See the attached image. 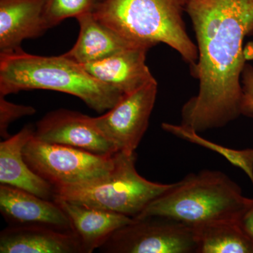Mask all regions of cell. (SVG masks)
Masks as SVG:
<instances>
[{
    "label": "cell",
    "instance_id": "6da1fadb",
    "mask_svg": "<svg viewBox=\"0 0 253 253\" xmlns=\"http://www.w3.org/2000/svg\"><path fill=\"white\" fill-rule=\"evenodd\" d=\"M199 58L191 68L199 92L181 109L182 126L198 133L242 115L244 41L253 36V0H188Z\"/></svg>",
    "mask_w": 253,
    "mask_h": 253
},
{
    "label": "cell",
    "instance_id": "7a4b0ae2",
    "mask_svg": "<svg viewBox=\"0 0 253 253\" xmlns=\"http://www.w3.org/2000/svg\"><path fill=\"white\" fill-rule=\"evenodd\" d=\"M31 89L73 95L99 113L112 109L125 95L95 79L82 65L63 54L36 56L23 49L0 54V94Z\"/></svg>",
    "mask_w": 253,
    "mask_h": 253
},
{
    "label": "cell",
    "instance_id": "3957f363",
    "mask_svg": "<svg viewBox=\"0 0 253 253\" xmlns=\"http://www.w3.org/2000/svg\"><path fill=\"white\" fill-rule=\"evenodd\" d=\"M248 199L224 172L206 169L174 183L134 218H170L196 229L221 221H239Z\"/></svg>",
    "mask_w": 253,
    "mask_h": 253
},
{
    "label": "cell",
    "instance_id": "277c9868",
    "mask_svg": "<svg viewBox=\"0 0 253 253\" xmlns=\"http://www.w3.org/2000/svg\"><path fill=\"white\" fill-rule=\"evenodd\" d=\"M188 0H105L93 13L121 36L153 47L164 43L193 67L197 45L186 31L184 13Z\"/></svg>",
    "mask_w": 253,
    "mask_h": 253
},
{
    "label": "cell",
    "instance_id": "5b68a950",
    "mask_svg": "<svg viewBox=\"0 0 253 253\" xmlns=\"http://www.w3.org/2000/svg\"><path fill=\"white\" fill-rule=\"evenodd\" d=\"M115 158L114 168L109 174L81 184L56 186L54 199L134 218L174 185L153 182L141 176L136 169L135 152H117Z\"/></svg>",
    "mask_w": 253,
    "mask_h": 253
},
{
    "label": "cell",
    "instance_id": "8992f818",
    "mask_svg": "<svg viewBox=\"0 0 253 253\" xmlns=\"http://www.w3.org/2000/svg\"><path fill=\"white\" fill-rule=\"evenodd\" d=\"M115 154L99 156L44 142L35 136L23 149V158L32 170L54 187L81 184L106 175L114 168Z\"/></svg>",
    "mask_w": 253,
    "mask_h": 253
},
{
    "label": "cell",
    "instance_id": "52a82bcc",
    "mask_svg": "<svg viewBox=\"0 0 253 253\" xmlns=\"http://www.w3.org/2000/svg\"><path fill=\"white\" fill-rule=\"evenodd\" d=\"M115 231L99 250L105 253H197L196 231L170 219H135Z\"/></svg>",
    "mask_w": 253,
    "mask_h": 253
},
{
    "label": "cell",
    "instance_id": "ba28073f",
    "mask_svg": "<svg viewBox=\"0 0 253 253\" xmlns=\"http://www.w3.org/2000/svg\"><path fill=\"white\" fill-rule=\"evenodd\" d=\"M157 92V82L149 83L125 94L103 116L91 118L96 127L114 145L118 152H135L149 126Z\"/></svg>",
    "mask_w": 253,
    "mask_h": 253
},
{
    "label": "cell",
    "instance_id": "9c48e42d",
    "mask_svg": "<svg viewBox=\"0 0 253 253\" xmlns=\"http://www.w3.org/2000/svg\"><path fill=\"white\" fill-rule=\"evenodd\" d=\"M35 137L49 144L63 145L99 156H113L117 149L92 122L91 117L77 111H51L36 124Z\"/></svg>",
    "mask_w": 253,
    "mask_h": 253
},
{
    "label": "cell",
    "instance_id": "30bf717a",
    "mask_svg": "<svg viewBox=\"0 0 253 253\" xmlns=\"http://www.w3.org/2000/svg\"><path fill=\"white\" fill-rule=\"evenodd\" d=\"M0 211L9 226H43L73 231L67 214L54 201L14 186H0Z\"/></svg>",
    "mask_w": 253,
    "mask_h": 253
},
{
    "label": "cell",
    "instance_id": "8fae6325",
    "mask_svg": "<svg viewBox=\"0 0 253 253\" xmlns=\"http://www.w3.org/2000/svg\"><path fill=\"white\" fill-rule=\"evenodd\" d=\"M46 0H0V54L21 50L22 42L46 31Z\"/></svg>",
    "mask_w": 253,
    "mask_h": 253
},
{
    "label": "cell",
    "instance_id": "7c38bea8",
    "mask_svg": "<svg viewBox=\"0 0 253 253\" xmlns=\"http://www.w3.org/2000/svg\"><path fill=\"white\" fill-rule=\"evenodd\" d=\"M149 49L147 46L131 48L102 61L82 66L95 79L123 94H130L156 82L146 64Z\"/></svg>",
    "mask_w": 253,
    "mask_h": 253
},
{
    "label": "cell",
    "instance_id": "4fadbf2b",
    "mask_svg": "<svg viewBox=\"0 0 253 253\" xmlns=\"http://www.w3.org/2000/svg\"><path fill=\"white\" fill-rule=\"evenodd\" d=\"M35 129L34 126L28 125L14 136L0 143V184L53 200L54 186L33 172L23 158V148L34 136Z\"/></svg>",
    "mask_w": 253,
    "mask_h": 253
},
{
    "label": "cell",
    "instance_id": "5bb4252c",
    "mask_svg": "<svg viewBox=\"0 0 253 253\" xmlns=\"http://www.w3.org/2000/svg\"><path fill=\"white\" fill-rule=\"evenodd\" d=\"M1 253H83L73 231L43 226H9L0 234Z\"/></svg>",
    "mask_w": 253,
    "mask_h": 253
},
{
    "label": "cell",
    "instance_id": "9a60e30c",
    "mask_svg": "<svg viewBox=\"0 0 253 253\" xmlns=\"http://www.w3.org/2000/svg\"><path fill=\"white\" fill-rule=\"evenodd\" d=\"M80 25V34L72 49L63 56L81 65L108 59L125 50L149 46L131 41L101 22L93 13L76 18Z\"/></svg>",
    "mask_w": 253,
    "mask_h": 253
},
{
    "label": "cell",
    "instance_id": "2e32d148",
    "mask_svg": "<svg viewBox=\"0 0 253 253\" xmlns=\"http://www.w3.org/2000/svg\"><path fill=\"white\" fill-rule=\"evenodd\" d=\"M67 214L81 240L83 253L99 249L115 231L134 221L120 213L86 207L59 198L53 199Z\"/></svg>",
    "mask_w": 253,
    "mask_h": 253
},
{
    "label": "cell",
    "instance_id": "e0dca14e",
    "mask_svg": "<svg viewBox=\"0 0 253 253\" xmlns=\"http://www.w3.org/2000/svg\"><path fill=\"white\" fill-rule=\"evenodd\" d=\"M195 230L197 253H253V241L238 221L213 223Z\"/></svg>",
    "mask_w": 253,
    "mask_h": 253
},
{
    "label": "cell",
    "instance_id": "ac0fdd59",
    "mask_svg": "<svg viewBox=\"0 0 253 253\" xmlns=\"http://www.w3.org/2000/svg\"><path fill=\"white\" fill-rule=\"evenodd\" d=\"M162 128L165 131L171 133L178 137L208 148L221 154L231 164L243 169L249 176L253 184V149H227L224 146H219L206 140L204 138L201 137L197 131L182 125L175 126L169 123H163Z\"/></svg>",
    "mask_w": 253,
    "mask_h": 253
},
{
    "label": "cell",
    "instance_id": "d6986e66",
    "mask_svg": "<svg viewBox=\"0 0 253 253\" xmlns=\"http://www.w3.org/2000/svg\"><path fill=\"white\" fill-rule=\"evenodd\" d=\"M105 0H46L44 18L46 28L57 26L66 18L94 13Z\"/></svg>",
    "mask_w": 253,
    "mask_h": 253
},
{
    "label": "cell",
    "instance_id": "ffe728a7",
    "mask_svg": "<svg viewBox=\"0 0 253 253\" xmlns=\"http://www.w3.org/2000/svg\"><path fill=\"white\" fill-rule=\"evenodd\" d=\"M36 113L35 108L24 105L13 104L0 94V136L3 139L10 137L8 132L10 125L25 116H33Z\"/></svg>",
    "mask_w": 253,
    "mask_h": 253
},
{
    "label": "cell",
    "instance_id": "44dd1931",
    "mask_svg": "<svg viewBox=\"0 0 253 253\" xmlns=\"http://www.w3.org/2000/svg\"><path fill=\"white\" fill-rule=\"evenodd\" d=\"M246 59L253 60V43L245 49ZM244 99L242 104V115L253 118V67L246 63L241 76Z\"/></svg>",
    "mask_w": 253,
    "mask_h": 253
},
{
    "label": "cell",
    "instance_id": "7402d4cb",
    "mask_svg": "<svg viewBox=\"0 0 253 253\" xmlns=\"http://www.w3.org/2000/svg\"><path fill=\"white\" fill-rule=\"evenodd\" d=\"M238 222L253 241V199H248L247 204Z\"/></svg>",
    "mask_w": 253,
    "mask_h": 253
}]
</instances>
